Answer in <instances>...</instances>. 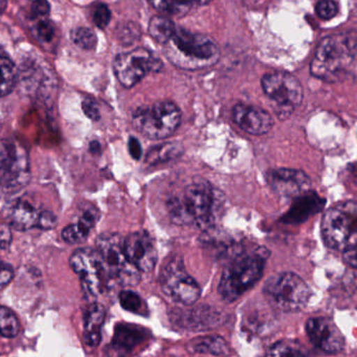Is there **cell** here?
I'll use <instances>...</instances> for the list:
<instances>
[{"instance_id":"cell-1","label":"cell","mask_w":357,"mask_h":357,"mask_svg":"<svg viewBox=\"0 0 357 357\" xmlns=\"http://www.w3.org/2000/svg\"><path fill=\"white\" fill-rule=\"evenodd\" d=\"M225 204V195L204 178H195L178 197L169 200L168 210L173 222L194 225L200 229L212 227Z\"/></svg>"},{"instance_id":"cell-2","label":"cell","mask_w":357,"mask_h":357,"mask_svg":"<svg viewBox=\"0 0 357 357\" xmlns=\"http://www.w3.org/2000/svg\"><path fill=\"white\" fill-rule=\"evenodd\" d=\"M356 32L338 33L325 37L317 45L310 73L325 82L344 80L356 59Z\"/></svg>"},{"instance_id":"cell-3","label":"cell","mask_w":357,"mask_h":357,"mask_svg":"<svg viewBox=\"0 0 357 357\" xmlns=\"http://www.w3.org/2000/svg\"><path fill=\"white\" fill-rule=\"evenodd\" d=\"M164 50L165 55L173 66L185 70L211 68L220 58V50L214 39L179 26L164 45Z\"/></svg>"},{"instance_id":"cell-4","label":"cell","mask_w":357,"mask_h":357,"mask_svg":"<svg viewBox=\"0 0 357 357\" xmlns=\"http://www.w3.org/2000/svg\"><path fill=\"white\" fill-rule=\"evenodd\" d=\"M269 252L264 248L242 250L221 275L218 290L227 302L238 300L262 278Z\"/></svg>"},{"instance_id":"cell-5","label":"cell","mask_w":357,"mask_h":357,"mask_svg":"<svg viewBox=\"0 0 357 357\" xmlns=\"http://www.w3.org/2000/svg\"><path fill=\"white\" fill-rule=\"evenodd\" d=\"M181 112L171 101H158L142 106L132 114V124L137 130L150 139H165L171 137L181 125Z\"/></svg>"},{"instance_id":"cell-6","label":"cell","mask_w":357,"mask_h":357,"mask_svg":"<svg viewBox=\"0 0 357 357\" xmlns=\"http://www.w3.org/2000/svg\"><path fill=\"white\" fill-rule=\"evenodd\" d=\"M31 178L26 148L13 139H0V196L24 189Z\"/></svg>"},{"instance_id":"cell-7","label":"cell","mask_w":357,"mask_h":357,"mask_svg":"<svg viewBox=\"0 0 357 357\" xmlns=\"http://www.w3.org/2000/svg\"><path fill=\"white\" fill-rule=\"evenodd\" d=\"M357 206L346 202L326 211L321 219V236L332 250H344L356 245Z\"/></svg>"},{"instance_id":"cell-8","label":"cell","mask_w":357,"mask_h":357,"mask_svg":"<svg viewBox=\"0 0 357 357\" xmlns=\"http://www.w3.org/2000/svg\"><path fill=\"white\" fill-rule=\"evenodd\" d=\"M96 250L101 256L108 280L122 286H135L141 280L139 271L129 262L124 239L118 234H103L97 239Z\"/></svg>"},{"instance_id":"cell-9","label":"cell","mask_w":357,"mask_h":357,"mask_svg":"<svg viewBox=\"0 0 357 357\" xmlns=\"http://www.w3.org/2000/svg\"><path fill=\"white\" fill-rule=\"evenodd\" d=\"M269 302L284 312H296L306 306L311 290L302 278L294 273L271 275L263 288Z\"/></svg>"},{"instance_id":"cell-10","label":"cell","mask_w":357,"mask_h":357,"mask_svg":"<svg viewBox=\"0 0 357 357\" xmlns=\"http://www.w3.org/2000/svg\"><path fill=\"white\" fill-rule=\"evenodd\" d=\"M261 85L265 95L277 104L280 119L289 116L294 108L301 105L304 98L302 84L289 73H269L263 77Z\"/></svg>"},{"instance_id":"cell-11","label":"cell","mask_w":357,"mask_h":357,"mask_svg":"<svg viewBox=\"0 0 357 357\" xmlns=\"http://www.w3.org/2000/svg\"><path fill=\"white\" fill-rule=\"evenodd\" d=\"M162 68V60L144 47L120 54L114 61V75L127 89L141 82L150 73H158Z\"/></svg>"},{"instance_id":"cell-12","label":"cell","mask_w":357,"mask_h":357,"mask_svg":"<svg viewBox=\"0 0 357 357\" xmlns=\"http://www.w3.org/2000/svg\"><path fill=\"white\" fill-rule=\"evenodd\" d=\"M70 265L80 278L83 290L89 296H98L109 285L105 267L97 250H77L70 258Z\"/></svg>"},{"instance_id":"cell-13","label":"cell","mask_w":357,"mask_h":357,"mask_svg":"<svg viewBox=\"0 0 357 357\" xmlns=\"http://www.w3.org/2000/svg\"><path fill=\"white\" fill-rule=\"evenodd\" d=\"M162 291L174 302L191 306L200 296V288L187 273L181 259H172L160 275Z\"/></svg>"},{"instance_id":"cell-14","label":"cell","mask_w":357,"mask_h":357,"mask_svg":"<svg viewBox=\"0 0 357 357\" xmlns=\"http://www.w3.org/2000/svg\"><path fill=\"white\" fill-rule=\"evenodd\" d=\"M266 181L271 189L283 197H300L311 188L310 177L298 169H273L267 172Z\"/></svg>"},{"instance_id":"cell-15","label":"cell","mask_w":357,"mask_h":357,"mask_svg":"<svg viewBox=\"0 0 357 357\" xmlns=\"http://www.w3.org/2000/svg\"><path fill=\"white\" fill-rule=\"evenodd\" d=\"M124 250L129 262L139 271L150 273L158 260V252L151 236L145 231H135L124 239Z\"/></svg>"},{"instance_id":"cell-16","label":"cell","mask_w":357,"mask_h":357,"mask_svg":"<svg viewBox=\"0 0 357 357\" xmlns=\"http://www.w3.org/2000/svg\"><path fill=\"white\" fill-rule=\"evenodd\" d=\"M306 332L311 342L327 353H337L344 349V337L337 326L328 317L308 319Z\"/></svg>"},{"instance_id":"cell-17","label":"cell","mask_w":357,"mask_h":357,"mask_svg":"<svg viewBox=\"0 0 357 357\" xmlns=\"http://www.w3.org/2000/svg\"><path fill=\"white\" fill-rule=\"evenodd\" d=\"M231 116L234 122L248 135H266L273 127L271 114L258 106L237 104Z\"/></svg>"},{"instance_id":"cell-18","label":"cell","mask_w":357,"mask_h":357,"mask_svg":"<svg viewBox=\"0 0 357 357\" xmlns=\"http://www.w3.org/2000/svg\"><path fill=\"white\" fill-rule=\"evenodd\" d=\"M172 321L183 329L200 331L212 329L223 321L222 313L212 307H198L190 310H178L172 313Z\"/></svg>"},{"instance_id":"cell-19","label":"cell","mask_w":357,"mask_h":357,"mask_svg":"<svg viewBox=\"0 0 357 357\" xmlns=\"http://www.w3.org/2000/svg\"><path fill=\"white\" fill-rule=\"evenodd\" d=\"M325 206V199L315 193L305 194L296 198L290 210L284 215L282 221L288 225H298L319 213Z\"/></svg>"},{"instance_id":"cell-20","label":"cell","mask_w":357,"mask_h":357,"mask_svg":"<svg viewBox=\"0 0 357 357\" xmlns=\"http://www.w3.org/2000/svg\"><path fill=\"white\" fill-rule=\"evenodd\" d=\"M39 215L40 213L30 202L20 199L10 204L9 208H7L6 217L10 227L18 231H26V229L37 227Z\"/></svg>"},{"instance_id":"cell-21","label":"cell","mask_w":357,"mask_h":357,"mask_svg":"<svg viewBox=\"0 0 357 357\" xmlns=\"http://www.w3.org/2000/svg\"><path fill=\"white\" fill-rule=\"evenodd\" d=\"M106 310L103 305L93 303L87 308L84 319L85 342L89 347L99 346L101 342V328L105 321Z\"/></svg>"},{"instance_id":"cell-22","label":"cell","mask_w":357,"mask_h":357,"mask_svg":"<svg viewBox=\"0 0 357 357\" xmlns=\"http://www.w3.org/2000/svg\"><path fill=\"white\" fill-rule=\"evenodd\" d=\"M149 332L131 324H119L114 330V344L116 349L129 351L148 340Z\"/></svg>"},{"instance_id":"cell-23","label":"cell","mask_w":357,"mask_h":357,"mask_svg":"<svg viewBox=\"0 0 357 357\" xmlns=\"http://www.w3.org/2000/svg\"><path fill=\"white\" fill-rule=\"evenodd\" d=\"M97 220L98 215L96 214L95 210L85 211L79 218L78 222L70 225L63 229L62 238L68 243H80L89 237Z\"/></svg>"},{"instance_id":"cell-24","label":"cell","mask_w":357,"mask_h":357,"mask_svg":"<svg viewBox=\"0 0 357 357\" xmlns=\"http://www.w3.org/2000/svg\"><path fill=\"white\" fill-rule=\"evenodd\" d=\"M188 350L202 354H211L214 356H229L231 353L229 344L225 338L218 335L200 336L194 338L188 344Z\"/></svg>"},{"instance_id":"cell-25","label":"cell","mask_w":357,"mask_h":357,"mask_svg":"<svg viewBox=\"0 0 357 357\" xmlns=\"http://www.w3.org/2000/svg\"><path fill=\"white\" fill-rule=\"evenodd\" d=\"M176 28L177 26H175L174 22L170 18L164 17V16H153L150 20L148 33L153 40L160 45H165L172 38Z\"/></svg>"},{"instance_id":"cell-26","label":"cell","mask_w":357,"mask_h":357,"mask_svg":"<svg viewBox=\"0 0 357 357\" xmlns=\"http://www.w3.org/2000/svg\"><path fill=\"white\" fill-rule=\"evenodd\" d=\"M18 70L13 61L0 54V98L12 93L17 84Z\"/></svg>"},{"instance_id":"cell-27","label":"cell","mask_w":357,"mask_h":357,"mask_svg":"<svg viewBox=\"0 0 357 357\" xmlns=\"http://www.w3.org/2000/svg\"><path fill=\"white\" fill-rule=\"evenodd\" d=\"M183 146L179 144H164V145L156 146L150 150L147 154L146 162L150 165L162 164V162H170L179 158L183 154Z\"/></svg>"},{"instance_id":"cell-28","label":"cell","mask_w":357,"mask_h":357,"mask_svg":"<svg viewBox=\"0 0 357 357\" xmlns=\"http://www.w3.org/2000/svg\"><path fill=\"white\" fill-rule=\"evenodd\" d=\"M150 5L154 9L160 11V13H164L165 15L168 16H185V14L191 11L194 6L206 5V3H179V1H151Z\"/></svg>"},{"instance_id":"cell-29","label":"cell","mask_w":357,"mask_h":357,"mask_svg":"<svg viewBox=\"0 0 357 357\" xmlns=\"http://www.w3.org/2000/svg\"><path fill=\"white\" fill-rule=\"evenodd\" d=\"M20 325L17 317L11 309L0 306V335L15 337L20 333Z\"/></svg>"},{"instance_id":"cell-30","label":"cell","mask_w":357,"mask_h":357,"mask_svg":"<svg viewBox=\"0 0 357 357\" xmlns=\"http://www.w3.org/2000/svg\"><path fill=\"white\" fill-rule=\"evenodd\" d=\"M120 303L125 310L137 314H147V306H146L141 296L131 290H123L120 294Z\"/></svg>"},{"instance_id":"cell-31","label":"cell","mask_w":357,"mask_h":357,"mask_svg":"<svg viewBox=\"0 0 357 357\" xmlns=\"http://www.w3.org/2000/svg\"><path fill=\"white\" fill-rule=\"evenodd\" d=\"M72 40L74 41L75 45L85 51H91L95 49L98 43L95 32L84 26H80L72 31Z\"/></svg>"},{"instance_id":"cell-32","label":"cell","mask_w":357,"mask_h":357,"mask_svg":"<svg viewBox=\"0 0 357 357\" xmlns=\"http://www.w3.org/2000/svg\"><path fill=\"white\" fill-rule=\"evenodd\" d=\"M271 357H306L300 347L291 340H280L271 349Z\"/></svg>"},{"instance_id":"cell-33","label":"cell","mask_w":357,"mask_h":357,"mask_svg":"<svg viewBox=\"0 0 357 357\" xmlns=\"http://www.w3.org/2000/svg\"><path fill=\"white\" fill-rule=\"evenodd\" d=\"M315 13L321 20H330L338 14L337 3L331 0H323L315 5Z\"/></svg>"},{"instance_id":"cell-34","label":"cell","mask_w":357,"mask_h":357,"mask_svg":"<svg viewBox=\"0 0 357 357\" xmlns=\"http://www.w3.org/2000/svg\"><path fill=\"white\" fill-rule=\"evenodd\" d=\"M34 33L37 39L45 43H51L54 36H55L53 24L47 20H40V22H37L35 24Z\"/></svg>"},{"instance_id":"cell-35","label":"cell","mask_w":357,"mask_h":357,"mask_svg":"<svg viewBox=\"0 0 357 357\" xmlns=\"http://www.w3.org/2000/svg\"><path fill=\"white\" fill-rule=\"evenodd\" d=\"M112 20V12L108 6L100 3L93 12V22L99 29H105Z\"/></svg>"},{"instance_id":"cell-36","label":"cell","mask_w":357,"mask_h":357,"mask_svg":"<svg viewBox=\"0 0 357 357\" xmlns=\"http://www.w3.org/2000/svg\"><path fill=\"white\" fill-rule=\"evenodd\" d=\"M14 278V269L8 263L0 261V290L11 283Z\"/></svg>"},{"instance_id":"cell-37","label":"cell","mask_w":357,"mask_h":357,"mask_svg":"<svg viewBox=\"0 0 357 357\" xmlns=\"http://www.w3.org/2000/svg\"><path fill=\"white\" fill-rule=\"evenodd\" d=\"M56 225H57V218L53 213L49 212V211H43L40 213L37 227L43 229H54Z\"/></svg>"},{"instance_id":"cell-38","label":"cell","mask_w":357,"mask_h":357,"mask_svg":"<svg viewBox=\"0 0 357 357\" xmlns=\"http://www.w3.org/2000/svg\"><path fill=\"white\" fill-rule=\"evenodd\" d=\"M139 34L141 33H139L137 24H128V26H123L119 36H120L121 40L124 41V43L127 41V43H132V41L135 40Z\"/></svg>"},{"instance_id":"cell-39","label":"cell","mask_w":357,"mask_h":357,"mask_svg":"<svg viewBox=\"0 0 357 357\" xmlns=\"http://www.w3.org/2000/svg\"><path fill=\"white\" fill-rule=\"evenodd\" d=\"M12 243V231L9 225L0 223V248L7 250Z\"/></svg>"},{"instance_id":"cell-40","label":"cell","mask_w":357,"mask_h":357,"mask_svg":"<svg viewBox=\"0 0 357 357\" xmlns=\"http://www.w3.org/2000/svg\"><path fill=\"white\" fill-rule=\"evenodd\" d=\"M82 108L87 118L93 121L99 120L100 110L95 102L86 100V101L83 102Z\"/></svg>"},{"instance_id":"cell-41","label":"cell","mask_w":357,"mask_h":357,"mask_svg":"<svg viewBox=\"0 0 357 357\" xmlns=\"http://www.w3.org/2000/svg\"><path fill=\"white\" fill-rule=\"evenodd\" d=\"M51 12V6L47 1H35L32 3V13L36 17H45Z\"/></svg>"},{"instance_id":"cell-42","label":"cell","mask_w":357,"mask_h":357,"mask_svg":"<svg viewBox=\"0 0 357 357\" xmlns=\"http://www.w3.org/2000/svg\"><path fill=\"white\" fill-rule=\"evenodd\" d=\"M344 260L349 266L355 268L356 267V245L348 246L342 250Z\"/></svg>"},{"instance_id":"cell-43","label":"cell","mask_w":357,"mask_h":357,"mask_svg":"<svg viewBox=\"0 0 357 357\" xmlns=\"http://www.w3.org/2000/svg\"><path fill=\"white\" fill-rule=\"evenodd\" d=\"M128 149L129 152H130V155L132 156L135 160H137L141 158L142 146L135 137H130V139H129Z\"/></svg>"}]
</instances>
